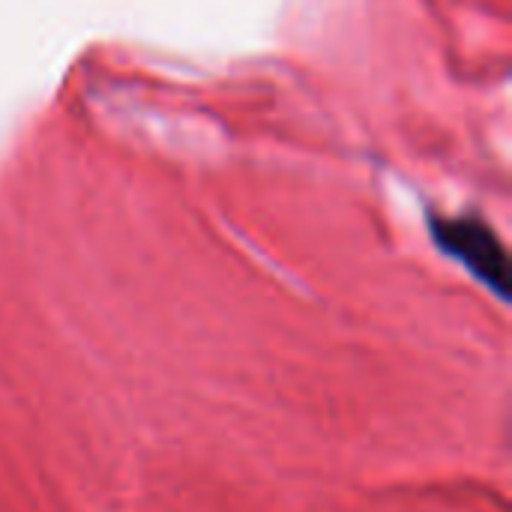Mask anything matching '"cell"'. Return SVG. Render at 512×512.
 <instances>
[{
  "mask_svg": "<svg viewBox=\"0 0 512 512\" xmlns=\"http://www.w3.org/2000/svg\"><path fill=\"white\" fill-rule=\"evenodd\" d=\"M432 237L444 255L459 261L501 300H510V258L492 225L477 216H432Z\"/></svg>",
  "mask_w": 512,
  "mask_h": 512,
  "instance_id": "1",
  "label": "cell"
}]
</instances>
